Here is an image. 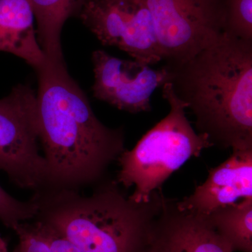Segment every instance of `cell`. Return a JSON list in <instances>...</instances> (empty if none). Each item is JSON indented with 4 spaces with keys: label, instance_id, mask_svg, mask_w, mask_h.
Here are the masks:
<instances>
[{
    "label": "cell",
    "instance_id": "1",
    "mask_svg": "<svg viewBox=\"0 0 252 252\" xmlns=\"http://www.w3.org/2000/svg\"><path fill=\"white\" fill-rule=\"evenodd\" d=\"M36 72L39 142L46 166L43 189L77 190L97 184L126 150L124 129L99 122L65 64L47 61Z\"/></svg>",
    "mask_w": 252,
    "mask_h": 252
},
{
    "label": "cell",
    "instance_id": "2",
    "mask_svg": "<svg viewBox=\"0 0 252 252\" xmlns=\"http://www.w3.org/2000/svg\"><path fill=\"white\" fill-rule=\"evenodd\" d=\"M165 67L199 133L220 148L252 149V41L225 32L187 62Z\"/></svg>",
    "mask_w": 252,
    "mask_h": 252
},
{
    "label": "cell",
    "instance_id": "3",
    "mask_svg": "<svg viewBox=\"0 0 252 252\" xmlns=\"http://www.w3.org/2000/svg\"><path fill=\"white\" fill-rule=\"evenodd\" d=\"M35 218L56 228L80 252H146L165 196L157 190L137 203L117 181L100 182L89 196L69 189H43L32 198Z\"/></svg>",
    "mask_w": 252,
    "mask_h": 252
},
{
    "label": "cell",
    "instance_id": "4",
    "mask_svg": "<svg viewBox=\"0 0 252 252\" xmlns=\"http://www.w3.org/2000/svg\"><path fill=\"white\" fill-rule=\"evenodd\" d=\"M162 89L170 105L168 114L117 160L120 170L116 181L125 188L135 187L129 198L137 203L149 202L189 159L212 147L206 135L192 127L186 115L187 104L177 97L171 83H165Z\"/></svg>",
    "mask_w": 252,
    "mask_h": 252
},
{
    "label": "cell",
    "instance_id": "5",
    "mask_svg": "<svg viewBox=\"0 0 252 252\" xmlns=\"http://www.w3.org/2000/svg\"><path fill=\"white\" fill-rule=\"evenodd\" d=\"M165 67L191 59L225 32L223 0H144Z\"/></svg>",
    "mask_w": 252,
    "mask_h": 252
},
{
    "label": "cell",
    "instance_id": "6",
    "mask_svg": "<svg viewBox=\"0 0 252 252\" xmlns=\"http://www.w3.org/2000/svg\"><path fill=\"white\" fill-rule=\"evenodd\" d=\"M39 142L35 92L18 84L0 99V170L20 188L37 191L45 187L46 161Z\"/></svg>",
    "mask_w": 252,
    "mask_h": 252
},
{
    "label": "cell",
    "instance_id": "7",
    "mask_svg": "<svg viewBox=\"0 0 252 252\" xmlns=\"http://www.w3.org/2000/svg\"><path fill=\"white\" fill-rule=\"evenodd\" d=\"M79 17L103 45L115 46L149 65L162 61L144 0H86Z\"/></svg>",
    "mask_w": 252,
    "mask_h": 252
},
{
    "label": "cell",
    "instance_id": "8",
    "mask_svg": "<svg viewBox=\"0 0 252 252\" xmlns=\"http://www.w3.org/2000/svg\"><path fill=\"white\" fill-rule=\"evenodd\" d=\"M92 62L94 97L132 114L152 110L154 91L170 81L166 67L154 69L136 60L114 57L102 50L93 53Z\"/></svg>",
    "mask_w": 252,
    "mask_h": 252
},
{
    "label": "cell",
    "instance_id": "9",
    "mask_svg": "<svg viewBox=\"0 0 252 252\" xmlns=\"http://www.w3.org/2000/svg\"><path fill=\"white\" fill-rule=\"evenodd\" d=\"M248 198H252V149L233 150L225 161L209 170L206 181L191 195L176 205L182 211L205 217Z\"/></svg>",
    "mask_w": 252,
    "mask_h": 252
},
{
    "label": "cell",
    "instance_id": "10",
    "mask_svg": "<svg viewBox=\"0 0 252 252\" xmlns=\"http://www.w3.org/2000/svg\"><path fill=\"white\" fill-rule=\"evenodd\" d=\"M165 197L146 252H232L205 217L179 210Z\"/></svg>",
    "mask_w": 252,
    "mask_h": 252
},
{
    "label": "cell",
    "instance_id": "11",
    "mask_svg": "<svg viewBox=\"0 0 252 252\" xmlns=\"http://www.w3.org/2000/svg\"><path fill=\"white\" fill-rule=\"evenodd\" d=\"M0 51L21 58L35 70L47 62L30 0H0Z\"/></svg>",
    "mask_w": 252,
    "mask_h": 252
},
{
    "label": "cell",
    "instance_id": "12",
    "mask_svg": "<svg viewBox=\"0 0 252 252\" xmlns=\"http://www.w3.org/2000/svg\"><path fill=\"white\" fill-rule=\"evenodd\" d=\"M36 23V36L47 61L65 64L61 34L64 23L79 16L86 0H30Z\"/></svg>",
    "mask_w": 252,
    "mask_h": 252
},
{
    "label": "cell",
    "instance_id": "13",
    "mask_svg": "<svg viewBox=\"0 0 252 252\" xmlns=\"http://www.w3.org/2000/svg\"><path fill=\"white\" fill-rule=\"evenodd\" d=\"M205 218L230 251L252 252V198L220 207Z\"/></svg>",
    "mask_w": 252,
    "mask_h": 252
},
{
    "label": "cell",
    "instance_id": "14",
    "mask_svg": "<svg viewBox=\"0 0 252 252\" xmlns=\"http://www.w3.org/2000/svg\"><path fill=\"white\" fill-rule=\"evenodd\" d=\"M225 32L252 41V0H223Z\"/></svg>",
    "mask_w": 252,
    "mask_h": 252
},
{
    "label": "cell",
    "instance_id": "15",
    "mask_svg": "<svg viewBox=\"0 0 252 252\" xmlns=\"http://www.w3.org/2000/svg\"><path fill=\"white\" fill-rule=\"evenodd\" d=\"M37 212V203L32 198L29 201H21L0 186V221L5 226L14 230L19 223L35 218Z\"/></svg>",
    "mask_w": 252,
    "mask_h": 252
},
{
    "label": "cell",
    "instance_id": "16",
    "mask_svg": "<svg viewBox=\"0 0 252 252\" xmlns=\"http://www.w3.org/2000/svg\"><path fill=\"white\" fill-rule=\"evenodd\" d=\"M35 252H80V251L70 240H68L64 235L58 231L54 227L51 226V234L49 243L41 245Z\"/></svg>",
    "mask_w": 252,
    "mask_h": 252
},
{
    "label": "cell",
    "instance_id": "17",
    "mask_svg": "<svg viewBox=\"0 0 252 252\" xmlns=\"http://www.w3.org/2000/svg\"><path fill=\"white\" fill-rule=\"evenodd\" d=\"M0 252H8L7 243L0 235Z\"/></svg>",
    "mask_w": 252,
    "mask_h": 252
}]
</instances>
